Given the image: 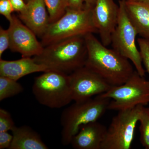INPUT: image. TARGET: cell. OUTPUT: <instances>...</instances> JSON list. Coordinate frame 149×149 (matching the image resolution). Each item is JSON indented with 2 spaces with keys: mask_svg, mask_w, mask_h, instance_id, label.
Instances as JSON below:
<instances>
[{
  "mask_svg": "<svg viewBox=\"0 0 149 149\" xmlns=\"http://www.w3.org/2000/svg\"><path fill=\"white\" fill-rule=\"evenodd\" d=\"M87 56L85 66L95 72L112 86L125 83L134 71L129 60L109 49L93 35L85 36Z\"/></svg>",
  "mask_w": 149,
  "mask_h": 149,
  "instance_id": "1",
  "label": "cell"
},
{
  "mask_svg": "<svg viewBox=\"0 0 149 149\" xmlns=\"http://www.w3.org/2000/svg\"><path fill=\"white\" fill-rule=\"evenodd\" d=\"M84 36L49 45L44 47L42 53L33 58L37 63L47 66L49 70L70 74L85 65L87 49Z\"/></svg>",
  "mask_w": 149,
  "mask_h": 149,
  "instance_id": "2",
  "label": "cell"
},
{
  "mask_svg": "<svg viewBox=\"0 0 149 149\" xmlns=\"http://www.w3.org/2000/svg\"><path fill=\"white\" fill-rule=\"evenodd\" d=\"M110 101L97 95L83 101L74 102L63 110L61 116L62 144L70 145L81 126L98 120L108 110Z\"/></svg>",
  "mask_w": 149,
  "mask_h": 149,
  "instance_id": "3",
  "label": "cell"
},
{
  "mask_svg": "<svg viewBox=\"0 0 149 149\" xmlns=\"http://www.w3.org/2000/svg\"><path fill=\"white\" fill-rule=\"evenodd\" d=\"M94 33L98 31L93 22V9L68 8L63 16L50 24L41 38V43L45 47L61 40Z\"/></svg>",
  "mask_w": 149,
  "mask_h": 149,
  "instance_id": "4",
  "label": "cell"
},
{
  "mask_svg": "<svg viewBox=\"0 0 149 149\" xmlns=\"http://www.w3.org/2000/svg\"><path fill=\"white\" fill-rule=\"evenodd\" d=\"M32 92L39 103L52 109L66 106L72 101L69 74L48 70L35 77Z\"/></svg>",
  "mask_w": 149,
  "mask_h": 149,
  "instance_id": "5",
  "label": "cell"
},
{
  "mask_svg": "<svg viewBox=\"0 0 149 149\" xmlns=\"http://www.w3.org/2000/svg\"><path fill=\"white\" fill-rule=\"evenodd\" d=\"M99 95L112 99L108 110L118 111L138 105L146 106L149 104V81L134 70L125 83L112 86L108 91Z\"/></svg>",
  "mask_w": 149,
  "mask_h": 149,
  "instance_id": "6",
  "label": "cell"
},
{
  "mask_svg": "<svg viewBox=\"0 0 149 149\" xmlns=\"http://www.w3.org/2000/svg\"><path fill=\"white\" fill-rule=\"evenodd\" d=\"M117 24L112 34L111 44L113 49L132 62L136 70L145 77L146 70L143 67L140 50L136 42L137 30L128 17L125 9V0H119Z\"/></svg>",
  "mask_w": 149,
  "mask_h": 149,
  "instance_id": "7",
  "label": "cell"
},
{
  "mask_svg": "<svg viewBox=\"0 0 149 149\" xmlns=\"http://www.w3.org/2000/svg\"><path fill=\"white\" fill-rule=\"evenodd\" d=\"M143 107L138 105L118 111L107 128L101 149H130Z\"/></svg>",
  "mask_w": 149,
  "mask_h": 149,
  "instance_id": "8",
  "label": "cell"
},
{
  "mask_svg": "<svg viewBox=\"0 0 149 149\" xmlns=\"http://www.w3.org/2000/svg\"><path fill=\"white\" fill-rule=\"evenodd\" d=\"M69 76L74 102L89 100L105 93L112 87L98 74L85 66L76 70Z\"/></svg>",
  "mask_w": 149,
  "mask_h": 149,
  "instance_id": "9",
  "label": "cell"
},
{
  "mask_svg": "<svg viewBox=\"0 0 149 149\" xmlns=\"http://www.w3.org/2000/svg\"><path fill=\"white\" fill-rule=\"evenodd\" d=\"M8 28L10 37L9 49L19 53L22 57H32L39 55L44 47L37 40L36 35L29 28L13 15Z\"/></svg>",
  "mask_w": 149,
  "mask_h": 149,
  "instance_id": "10",
  "label": "cell"
},
{
  "mask_svg": "<svg viewBox=\"0 0 149 149\" xmlns=\"http://www.w3.org/2000/svg\"><path fill=\"white\" fill-rule=\"evenodd\" d=\"M119 6L113 0H97L93 9V18L100 37L107 47L111 44L112 34L117 25Z\"/></svg>",
  "mask_w": 149,
  "mask_h": 149,
  "instance_id": "11",
  "label": "cell"
},
{
  "mask_svg": "<svg viewBox=\"0 0 149 149\" xmlns=\"http://www.w3.org/2000/svg\"><path fill=\"white\" fill-rule=\"evenodd\" d=\"M47 9L44 0H30L19 15L21 21L41 38L50 24Z\"/></svg>",
  "mask_w": 149,
  "mask_h": 149,
  "instance_id": "12",
  "label": "cell"
},
{
  "mask_svg": "<svg viewBox=\"0 0 149 149\" xmlns=\"http://www.w3.org/2000/svg\"><path fill=\"white\" fill-rule=\"evenodd\" d=\"M107 129L97 121L87 123L80 127L70 144L75 149H101Z\"/></svg>",
  "mask_w": 149,
  "mask_h": 149,
  "instance_id": "13",
  "label": "cell"
},
{
  "mask_svg": "<svg viewBox=\"0 0 149 149\" xmlns=\"http://www.w3.org/2000/svg\"><path fill=\"white\" fill-rule=\"evenodd\" d=\"M48 70L47 66L37 63L33 58L22 57L15 61L0 59V76L17 81L28 74Z\"/></svg>",
  "mask_w": 149,
  "mask_h": 149,
  "instance_id": "14",
  "label": "cell"
},
{
  "mask_svg": "<svg viewBox=\"0 0 149 149\" xmlns=\"http://www.w3.org/2000/svg\"><path fill=\"white\" fill-rule=\"evenodd\" d=\"M130 21L142 38L149 40V6L140 1L125 0Z\"/></svg>",
  "mask_w": 149,
  "mask_h": 149,
  "instance_id": "15",
  "label": "cell"
},
{
  "mask_svg": "<svg viewBox=\"0 0 149 149\" xmlns=\"http://www.w3.org/2000/svg\"><path fill=\"white\" fill-rule=\"evenodd\" d=\"M13 139L9 149H48L40 135L27 125L15 126L11 130Z\"/></svg>",
  "mask_w": 149,
  "mask_h": 149,
  "instance_id": "16",
  "label": "cell"
},
{
  "mask_svg": "<svg viewBox=\"0 0 149 149\" xmlns=\"http://www.w3.org/2000/svg\"><path fill=\"white\" fill-rule=\"evenodd\" d=\"M24 88L17 81L0 76V101L22 93Z\"/></svg>",
  "mask_w": 149,
  "mask_h": 149,
  "instance_id": "17",
  "label": "cell"
},
{
  "mask_svg": "<svg viewBox=\"0 0 149 149\" xmlns=\"http://www.w3.org/2000/svg\"><path fill=\"white\" fill-rule=\"evenodd\" d=\"M49 16L50 24L64 15L68 7V0H44Z\"/></svg>",
  "mask_w": 149,
  "mask_h": 149,
  "instance_id": "18",
  "label": "cell"
},
{
  "mask_svg": "<svg viewBox=\"0 0 149 149\" xmlns=\"http://www.w3.org/2000/svg\"><path fill=\"white\" fill-rule=\"evenodd\" d=\"M139 122L140 142L145 149H149V107H143Z\"/></svg>",
  "mask_w": 149,
  "mask_h": 149,
  "instance_id": "19",
  "label": "cell"
},
{
  "mask_svg": "<svg viewBox=\"0 0 149 149\" xmlns=\"http://www.w3.org/2000/svg\"><path fill=\"white\" fill-rule=\"evenodd\" d=\"M16 126L9 112L0 109V132L12 130Z\"/></svg>",
  "mask_w": 149,
  "mask_h": 149,
  "instance_id": "20",
  "label": "cell"
},
{
  "mask_svg": "<svg viewBox=\"0 0 149 149\" xmlns=\"http://www.w3.org/2000/svg\"><path fill=\"white\" fill-rule=\"evenodd\" d=\"M138 42L143 63L149 74V40L139 38Z\"/></svg>",
  "mask_w": 149,
  "mask_h": 149,
  "instance_id": "21",
  "label": "cell"
},
{
  "mask_svg": "<svg viewBox=\"0 0 149 149\" xmlns=\"http://www.w3.org/2000/svg\"><path fill=\"white\" fill-rule=\"evenodd\" d=\"M14 11L10 0H0V14L4 16L8 21L12 19L13 12Z\"/></svg>",
  "mask_w": 149,
  "mask_h": 149,
  "instance_id": "22",
  "label": "cell"
},
{
  "mask_svg": "<svg viewBox=\"0 0 149 149\" xmlns=\"http://www.w3.org/2000/svg\"><path fill=\"white\" fill-rule=\"evenodd\" d=\"M10 47V37L8 29L0 28V58L5 51Z\"/></svg>",
  "mask_w": 149,
  "mask_h": 149,
  "instance_id": "23",
  "label": "cell"
},
{
  "mask_svg": "<svg viewBox=\"0 0 149 149\" xmlns=\"http://www.w3.org/2000/svg\"><path fill=\"white\" fill-rule=\"evenodd\" d=\"M8 132H0V149H9L10 148L13 136Z\"/></svg>",
  "mask_w": 149,
  "mask_h": 149,
  "instance_id": "24",
  "label": "cell"
},
{
  "mask_svg": "<svg viewBox=\"0 0 149 149\" xmlns=\"http://www.w3.org/2000/svg\"><path fill=\"white\" fill-rule=\"evenodd\" d=\"M69 8L75 10H81L85 8L84 0H68Z\"/></svg>",
  "mask_w": 149,
  "mask_h": 149,
  "instance_id": "25",
  "label": "cell"
},
{
  "mask_svg": "<svg viewBox=\"0 0 149 149\" xmlns=\"http://www.w3.org/2000/svg\"><path fill=\"white\" fill-rule=\"evenodd\" d=\"M15 11L21 12L26 7V3L24 0H10Z\"/></svg>",
  "mask_w": 149,
  "mask_h": 149,
  "instance_id": "26",
  "label": "cell"
},
{
  "mask_svg": "<svg viewBox=\"0 0 149 149\" xmlns=\"http://www.w3.org/2000/svg\"><path fill=\"white\" fill-rule=\"evenodd\" d=\"M85 7L93 9L97 0H84Z\"/></svg>",
  "mask_w": 149,
  "mask_h": 149,
  "instance_id": "27",
  "label": "cell"
},
{
  "mask_svg": "<svg viewBox=\"0 0 149 149\" xmlns=\"http://www.w3.org/2000/svg\"><path fill=\"white\" fill-rule=\"evenodd\" d=\"M140 1L145 3L149 6V0H140Z\"/></svg>",
  "mask_w": 149,
  "mask_h": 149,
  "instance_id": "28",
  "label": "cell"
},
{
  "mask_svg": "<svg viewBox=\"0 0 149 149\" xmlns=\"http://www.w3.org/2000/svg\"><path fill=\"white\" fill-rule=\"evenodd\" d=\"M24 1L25 3H27V2H28L29 1H30V0H24Z\"/></svg>",
  "mask_w": 149,
  "mask_h": 149,
  "instance_id": "29",
  "label": "cell"
},
{
  "mask_svg": "<svg viewBox=\"0 0 149 149\" xmlns=\"http://www.w3.org/2000/svg\"><path fill=\"white\" fill-rule=\"evenodd\" d=\"M134 1H140V0H134Z\"/></svg>",
  "mask_w": 149,
  "mask_h": 149,
  "instance_id": "30",
  "label": "cell"
}]
</instances>
